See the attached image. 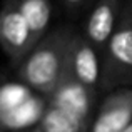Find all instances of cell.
<instances>
[{"label":"cell","mask_w":132,"mask_h":132,"mask_svg":"<svg viewBox=\"0 0 132 132\" xmlns=\"http://www.w3.org/2000/svg\"><path fill=\"white\" fill-rule=\"evenodd\" d=\"M7 82H9V80H7V75L3 74V72H0V87H2V85H5Z\"/></svg>","instance_id":"obj_12"},{"label":"cell","mask_w":132,"mask_h":132,"mask_svg":"<svg viewBox=\"0 0 132 132\" xmlns=\"http://www.w3.org/2000/svg\"><path fill=\"white\" fill-rule=\"evenodd\" d=\"M65 79L80 85L82 89L100 95L102 82V54L77 30L70 44L67 57Z\"/></svg>","instance_id":"obj_5"},{"label":"cell","mask_w":132,"mask_h":132,"mask_svg":"<svg viewBox=\"0 0 132 132\" xmlns=\"http://www.w3.org/2000/svg\"><path fill=\"white\" fill-rule=\"evenodd\" d=\"M29 90L30 89H27L20 82L19 84L7 82L5 85L0 87V120L29 99Z\"/></svg>","instance_id":"obj_10"},{"label":"cell","mask_w":132,"mask_h":132,"mask_svg":"<svg viewBox=\"0 0 132 132\" xmlns=\"http://www.w3.org/2000/svg\"><path fill=\"white\" fill-rule=\"evenodd\" d=\"M124 3L126 0H95L84 15L79 32L100 54H104L107 44L110 42L119 25Z\"/></svg>","instance_id":"obj_6"},{"label":"cell","mask_w":132,"mask_h":132,"mask_svg":"<svg viewBox=\"0 0 132 132\" xmlns=\"http://www.w3.org/2000/svg\"><path fill=\"white\" fill-rule=\"evenodd\" d=\"M17 3L29 23L34 42L37 45L50 30L52 2L50 0H17Z\"/></svg>","instance_id":"obj_9"},{"label":"cell","mask_w":132,"mask_h":132,"mask_svg":"<svg viewBox=\"0 0 132 132\" xmlns=\"http://www.w3.org/2000/svg\"><path fill=\"white\" fill-rule=\"evenodd\" d=\"M29 132H44V130H42V127H40V126H35V127H30Z\"/></svg>","instance_id":"obj_13"},{"label":"cell","mask_w":132,"mask_h":132,"mask_svg":"<svg viewBox=\"0 0 132 132\" xmlns=\"http://www.w3.org/2000/svg\"><path fill=\"white\" fill-rule=\"evenodd\" d=\"M132 124V87H119L99 97L90 132H122Z\"/></svg>","instance_id":"obj_7"},{"label":"cell","mask_w":132,"mask_h":132,"mask_svg":"<svg viewBox=\"0 0 132 132\" xmlns=\"http://www.w3.org/2000/svg\"><path fill=\"white\" fill-rule=\"evenodd\" d=\"M99 97L64 79L57 90L47 97L39 126L44 132H90Z\"/></svg>","instance_id":"obj_2"},{"label":"cell","mask_w":132,"mask_h":132,"mask_svg":"<svg viewBox=\"0 0 132 132\" xmlns=\"http://www.w3.org/2000/svg\"><path fill=\"white\" fill-rule=\"evenodd\" d=\"M77 30V27L70 23H60L48 30L47 35L15 67L20 84L34 94L50 97L65 79L69 50Z\"/></svg>","instance_id":"obj_1"},{"label":"cell","mask_w":132,"mask_h":132,"mask_svg":"<svg viewBox=\"0 0 132 132\" xmlns=\"http://www.w3.org/2000/svg\"><path fill=\"white\" fill-rule=\"evenodd\" d=\"M0 47L13 69L35 47L29 23L17 0H5L0 9Z\"/></svg>","instance_id":"obj_4"},{"label":"cell","mask_w":132,"mask_h":132,"mask_svg":"<svg viewBox=\"0 0 132 132\" xmlns=\"http://www.w3.org/2000/svg\"><path fill=\"white\" fill-rule=\"evenodd\" d=\"M45 105H47V97H42L39 94L30 95L22 105H19L15 110H12L9 116H5L0 120V129L10 132H22L20 129L25 126H39Z\"/></svg>","instance_id":"obj_8"},{"label":"cell","mask_w":132,"mask_h":132,"mask_svg":"<svg viewBox=\"0 0 132 132\" xmlns=\"http://www.w3.org/2000/svg\"><path fill=\"white\" fill-rule=\"evenodd\" d=\"M122 132H132V124H130V126H129V127H126V129H124Z\"/></svg>","instance_id":"obj_14"},{"label":"cell","mask_w":132,"mask_h":132,"mask_svg":"<svg viewBox=\"0 0 132 132\" xmlns=\"http://www.w3.org/2000/svg\"><path fill=\"white\" fill-rule=\"evenodd\" d=\"M0 132H10V130H3V129H0Z\"/></svg>","instance_id":"obj_15"},{"label":"cell","mask_w":132,"mask_h":132,"mask_svg":"<svg viewBox=\"0 0 132 132\" xmlns=\"http://www.w3.org/2000/svg\"><path fill=\"white\" fill-rule=\"evenodd\" d=\"M132 87V0H126L119 25L102 54L100 95Z\"/></svg>","instance_id":"obj_3"},{"label":"cell","mask_w":132,"mask_h":132,"mask_svg":"<svg viewBox=\"0 0 132 132\" xmlns=\"http://www.w3.org/2000/svg\"><path fill=\"white\" fill-rule=\"evenodd\" d=\"M95 0H59V5L64 10V13H67L69 17L75 19V17H84L87 13V10L92 7V3Z\"/></svg>","instance_id":"obj_11"}]
</instances>
